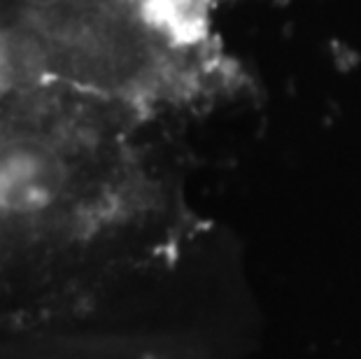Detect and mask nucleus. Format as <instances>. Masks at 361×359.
<instances>
[{"label":"nucleus","mask_w":361,"mask_h":359,"mask_svg":"<svg viewBox=\"0 0 361 359\" xmlns=\"http://www.w3.org/2000/svg\"><path fill=\"white\" fill-rule=\"evenodd\" d=\"M152 119L54 84L0 94V331L87 315L196 238Z\"/></svg>","instance_id":"nucleus-1"}]
</instances>
